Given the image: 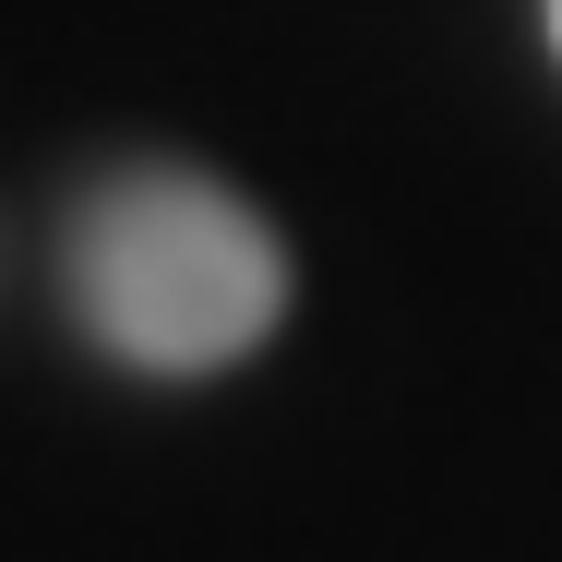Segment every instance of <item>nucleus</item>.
<instances>
[{
  "label": "nucleus",
  "instance_id": "obj_1",
  "mask_svg": "<svg viewBox=\"0 0 562 562\" xmlns=\"http://www.w3.org/2000/svg\"><path fill=\"white\" fill-rule=\"evenodd\" d=\"M60 288L72 324L144 383H204L239 371L288 324V239L204 168H109L60 227Z\"/></svg>",
  "mask_w": 562,
  "mask_h": 562
},
{
  "label": "nucleus",
  "instance_id": "obj_2",
  "mask_svg": "<svg viewBox=\"0 0 562 562\" xmlns=\"http://www.w3.org/2000/svg\"><path fill=\"white\" fill-rule=\"evenodd\" d=\"M551 48H562V0H551Z\"/></svg>",
  "mask_w": 562,
  "mask_h": 562
}]
</instances>
